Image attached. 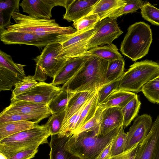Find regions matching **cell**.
<instances>
[{"instance_id":"cell-13","label":"cell","mask_w":159,"mask_h":159,"mask_svg":"<svg viewBox=\"0 0 159 159\" xmlns=\"http://www.w3.org/2000/svg\"><path fill=\"white\" fill-rule=\"evenodd\" d=\"M152 123L151 117L148 114H143L136 118L126 133L125 151L137 143L140 144L149 133Z\"/></svg>"},{"instance_id":"cell-46","label":"cell","mask_w":159,"mask_h":159,"mask_svg":"<svg viewBox=\"0 0 159 159\" xmlns=\"http://www.w3.org/2000/svg\"><path fill=\"white\" fill-rule=\"evenodd\" d=\"M0 159H8L7 157L1 153H0Z\"/></svg>"},{"instance_id":"cell-26","label":"cell","mask_w":159,"mask_h":159,"mask_svg":"<svg viewBox=\"0 0 159 159\" xmlns=\"http://www.w3.org/2000/svg\"><path fill=\"white\" fill-rule=\"evenodd\" d=\"M98 92L90 99L82 111L75 126L74 134L94 116L98 107Z\"/></svg>"},{"instance_id":"cell-4","label":"cell","mask_w":159,"mask_h":159,"mask_svg":"<svg viewBox=\"0 0 159 159\" xmlns=\"http://www.w3.org/2000/svg\"><path fill=\"white\" fill-rule=\"evenodd\" d=\"M152 39L150 26L144 22H136L128 28L120 50L123 55L135 61L148 54Z\"/></svg>"},{"instance_id":"cell-37","label":"cell","mask_w":159,"mask_h":159,"mask_svg":"<svg viewBox=\"0 0 159 159\" xmlns=\"http://www.w3.org/2000/svg\"><path fill=\"white\" fill-rule=\"evenodd\" d=\"M127 139V134L122 126L117 134L114 138L112 144L111 157L120 154L125 151Z\"/></svg>"},{"instance_id":"cell-5","label":"cell","mask_w":159,"mask_h":159,"mask_svg":"<svg viewBox=\"0 0 159 159\" xmlns=\"http://www.w3.org/2000/svg\"><path fill=\"white\" fill-rule=\"evenodd\" d=\"M12 18L16 23L11 25L8 31L27 32L45 35L53 34L62 35L72 34L77 31L70 26L62 27L55 19H44L36 18L16 11Z\"/></svg>"},{"instance_id":"cell-8","label":"cell","mask_w":159,"mask_h":159,"mask_svg":"<svg viewBox=\"0 0 159 159\" xmlns=\"http://www.w3.org/2000/svg\"><path fill=\"white\" fill-rule=\"evenodd\" d=\"M0 40L6 44H25L41 48L48 44L60 43L63 35L53 34L45 35L27 32L10 31L0 29Z\"/></svg>"},{"instance_id":"cell-24","label":"cell","mask_w":159,"mask_h":159,"mask_svg":"<svg viewBox=\"0 0 159 159\" xmlns=\"http://www.w3.org/2000/svg\"><path fill=\"white\" fill-rule=\"evenodd\" d=\"M97 92H81L75 93L68 101L65 109L66 114L62 125L76 112Z\"/></svg>"},{"instance_id":"cell-34","label":"cell","mask_w":159,"mask_h":159,"mask_svg":"<svg viewBox=\"0 0 159 159\" xmlns=\"http://www.w3.org/2000/svg\"><path fill=\"white\" fill-rule=\"evenodd\" d=\"M104 109L100 105H98L94 116L74 134H78L87 131H93L98 135H100V124L102 113Z\"/></svg>"},{"instance_id":"cell-27","label":"cell","mask_w":159,"mask_h":159,"mask_svg":"<svg viewBox=\"0 0 159 159\" xmlns=\"http://www.w3.org/2000/svg\"><path fill=\"white\" fill-rule=\"evenodd\" d=\"M141 104L137 94H136L129 102L121 108L123 116V126L124 128L129 126L137 116Z\"/></svg>"},{"instance_id":"cell-21","label":"cell","mask_w":159,"mask_h":159,"mask_svg":"<svg viewBox=\"0 0 159 159\" xmlns=\"http://www.w3.org/2000/svg\"><path fill=\"white\" fill-rule=\"evenodd\" d=\"M125 4V0H99L87 16L97 14L101 20Z\"/></svg>"},{"instance_id":"cell-32","label":"cell","mask_w":159,"mask_h":159,"mask_svg":"<svg viewBox=\"0 0 159 159\" xmlns=\"http://www.w3.org/2000/svg\"><path fill=\"white\" fill-rule=\"evenodd\" d=\"M48 114H12L0 115V123L11 121L26 120L38 124L41 120L49 116Z\"/></svg>"},{"instance_id":"cell-17","label":"cell","mask_w":159,"mask_h":159,"mask_svg":"<svg viewBox=\"0 0 159 159\" xmlns=\"http://www.w3.org/2000/svg\"><path fill=\"white\" fill-rule=\"evenodd\" d=\"M90 56L74 57L68 58L51 83L54 86L64 84L78 71Z\"/></svg>"},{"instance_id":"cell-42","label":"cell","mask_w":159,"mask_h":159,"mask_svg":"<svg viewBox=\"0 0 159 159\" xmlns=\"http://www.w3.org/2000/svg\"><path fill=\"white\" fill-rule=\"evenodd\" d=\"M139 145L137 143L130 149L120 154L111 157L108 159H134Z\"/></svg>"},{"instance_id":"cell-16","label":"cell","mask_w":159,"mask_h":159,"mask_svg":"<svg viewBox=\"0 0 159 159\" xmlns=\"http://www.w3.org/2000/svg\"><path fill=\"white\" fill-rule=\"evenodd\" d=\"M99 0H68L63 19L74 22L87 16Z\"/></svg>"},{"instance_id":"cell-44","label":"cell","mask_w":159,"mask_h":159,"mask_svg":"<svg viewBox=\"0 0 159 159\" xmlns=\"http://www.w3.org/2000/svg\"><path fill=\"white\" fill-rule=\"evenodd\" d=\"M113 139L102 151L97 159H108L111 157V151Z\"/></svg>"},{"instance_id":"cell-28","label":"cell","mask_w":159,"mask_h":159,"mask_svg":"<svg viewBox=\"0 0 159 159\" xmlns=\"http://www.w3.org/2000/svg\"><path fill=\"white\" fill-rule=\"evenodd\" d=\"M7 68L0 66V91L11 90L13 86L24 77Z\"/></svg>"},{"instance_id":"cell-41","label":"cell","mask_w":159,"mask_h":159,"mask_svg":"<svg viewBox=\"0 0 159 159\" xmlns=\"http://www.w3.org/2000/svg\"><path fill=\"white\" fill-rule=\"evenodd\" d=\"M120 79L107 83L98 91V106L114 91L118 89Z\"/></svg>"},{"instance_id":"cell-43","label":"cell","mask_w":159,"mask_h":159,"mask_svg":"<svg viewBox=\"0 0 159 159\" xmlns=\"http://www.w3.org/2000/svg\"><path fill=\"white\" fill-rule=\"evenodd\" d=\"M38 148L22 151L15 154L8 159H31L34 157L37 153Z\"/></svg>"},{"instance_id":"cell-20","label":"cell","mask_w":159,"mask_h":159,"mask_svg":"<svg viewBox=\"0 0 159 159\" xmlns=\"http://www.w3.org/2000/svg\"><path fill=\"white\" fill-rule=\"evenodd\" d=\"M69 137H58L57 134L51 136L49 155L52 159H80L66 150L65 145Z\"/></svg>"},{"instance_id":"cell-14","label":"cell","mask_w":159,"mask_h":159,"mask_svg":"<svg viewBox=\"0 0 159 159\" xmlns=\"http://www.w3.org/2000/svg\"><path fill=\"white\" fill-rule=\"evenodd\" d=\"M9 106L5 108L0 115L12 114H48L52 115L48 105L16 99L11 100Z\"/></svg>"},{"instance_id":"cell-36","label":"cell","mask_w":159,"mask_h":159,"mask_svg":"<svg viewBox=\"0 0 159 159\" xmlns=\"http://www.w3.org/2000/svg\"><path fill=\"white\" fill-rule=\"evenodd\" d=\"M140 9L143 18L153 25L159 26V9L149 2L144 3Z\"/></svg>"},{"instance_id":"cell-30","label":"cell","mask_w":159,"mask_h":159,"mask_svg":"<svg viewBox=\"0 0 159 159\" xmlns=\"http://www.w3.org/2000/svg\"><path fill=\"white\" fill-rule=\"evenodd\" d=\"M125 61L123 58L108 61L106 78L110 82L120 79L124 73Z\"/></svg>"},{"instance_id":"cell-2","label":"cell","mask_w":159,"mask_h":159,"mask_svg":"<svg viewBox=\"0 0 159 159\" xmlns=\"http://www.w3.org/2000/svg\"><path fill=\"white\" fill-rule=\"evenodd\" d=\"M121 126L113 129L105 135H98L93 131L74 134L68 139L65 148L67 151L80 159H97L102 151L117 134Z\"/></svg>"},{"instance_id":"cell-22","label":"cell","mask_w":159,"mask_h":159,"mask_svg":"<svg viewBox=\"0 0 159 159\" xmlns=\"http://www.w3.org/2000/svg\"><path fill=\"white\" fill-rule=\"evenodd\" d=\"M135 94L132 92L118 89L113 92L99 105L104 108L116 107L121 109L129 102Z\"/></svg>"},{"instance_id":"cell-3","label":"cell","mask_w":159,"mask_h":159,"mask_svg":"<svg viewBox=\"0 0 159 159\" xmlns=\"http://www.w3.org/2000/svg\"><path fill=\"white\" fill-rule=\"evenodd\" d=\"M51 135L49 128L45 125H38L35 128L10 136L0 140V153L8 158L25 150L38 148L48 143Z\"/></svg>"},{"instance_id":"cell-11","label":"cell","mask_w":159,"mask_h":159,"mask_svg":"<svg viewBox=\"0 0 159 159\" xmlns=\"http://www.w3.org/2000/svg\"><path fill=\"white\" fill-rule=\"evenodd\" d=\"M61 90L51 83L44 82H38L34 87L12 99L48 105Z\"/></svg>"},{"instance_id":"cell-38","label":"cell","mask_w":159,"mask_h":159,"mask_svg":"<svg viewBox=\"0 0 159 159\" xmlns=\"http://www.w3.org/2000/svg\"><path fill=\"white\" fill-rule=\"evenodd\" d=\"M38 82L36 81L33 76H25L22 80L14 86L11 99L22 94L35 86Z\"/></svg>"},{"instance_id":"cell-47","label":"cell","mask_w":159,"mask_h":159,"mask_svg":"<svg viewBox=\"0 0 159 159\" xmlns=\"http://www.w3.org/2000/svg\"><path fill=\"white\" fill-rule=\"evenodd\" d=\"M49 157H50V158L48 159H52L51 157L50 156H49Z\"/></svg>"},{"instance_id":"cell-15","label":"cell","mask_w":159,"mask_h":159,"mask_svg":"<svg viewBox=\"0 0 159 159\" xmlns=\"http://www.w3.org/2000/svg\"><path fill=\"white\" fill-rule=\"evenodd\" d=\"M159 139V115L147 137L139 144L134 159H153Z\"/></svg>"},{"instance_id":"cell-31","label":"cell","mask_w":159,"mask_h":159,"mask_svg":"<svg viewBox=\"0 0 159 159\" xmlns=\"http://www.w3.org/2000/svg\"><path fill=\"white\" fill-rule=\"evenodd\" d=\"M141 91L149 101L159 103V75L148 82Z\"/></svg>"},{"instance_id":"cell-9","label":"cell","mask_w":159,"mask_h":159,"mask_svg":"<svg viewBox=\"0 0 159 159\" xmlns=\"http://www.w3.org/2000/svg\"><path fill=\"white\" fill-rule=\"evenodd\" d=\"M116 19L107 17L98 21L94 26L95 33L88 40L86 51L105 44H109L118 38L123 32L118 26Z\"/></svg>"},{"instance_id":"cell-10","label":"cell","mask_w":159,"mask_h":159,"mask_svg":"<svg viewBox=\"0 0 159 159\" xmlns=\"http://www.w3.org/2000/svg\"><path fill=\"white\" fill-rule=\"evenodd\" d=\"M94 26L72 34L63 35L62 40L59 43L61 46V58L75 57L86 51L87 42L95 31Z\"/></svg>"},{"instance_id":"cell-18","label":"cell","mask_w":159,"mask_h":159,"mask_svg":"<svg viewBox=\"0 0 159 159\" xmlns=\"http://www.w3.org/2000/svg\"><path fill=\"white\" fill-rule=\"evenodd\" d=\"M123 116L121 109L116 107L103 110L100 124V134L105 135L113 129L123 126Z\"/></svg>"},{"instance_id":"cell-40","label":"cell","mask_w":159,"mask_h":159,"mask_svg":"<svg viewBox=\"0 0 159 159\" xmlns=\"http://www.w3.org/2000/svg\"><path fill=\"white\" fill-rule=\"evenodd\" d=\"M100 20L97 14L84 16L73 22V26L77 31H80L94 26Z\"/></svg>"},{"instance_id":"cell-25","label":"cell","mask_w":159,"mask_h":159,"mask_svg":"<svg viewBox=\"0 0 159 159\" xmlns=\"http://www.w3.org/2000/svg\"><path fill=\"white\" fill-rule=\"evenodd\" d=\"M20 0H1L0 1V29H6L11 25L13 14L19 11Z\"/></svg>"},{"instance_id":"cell-45","label":"cell","mask_w":159,"mask_h":159,"mask_svg":"<svg viewBox=\"0 0 159 159\" xmlns=\"http://www.w3.org/2000/svg\"><path fill=\"white\" fill-rule=\"evenodd\" d=\"M153 159H159V139L157 143Z\"/></svg>"},{"instance_id":"cell-12","label":"cell","mask_w":159,"mask_h":159,"mask_svg":"<svg viewBox=\"0 0 159 159\" xmlns=\"http://www.w3.org/2000/svg\"><path fill=\"white\" fill-rule=\"evenodd\" d=\"M67 0H23L20 3L24 12L29 16L44 19H50L52 10L60 6L66 8Z\"/></svg>"},{"instance_id":"cell-33","label":"cell","mask_w":159,"mask_h":159,"mask_svg":"<svg viewBox=\"0 0 159 159\" xmlns=\"http://www.w3.org/2000/svg\"><path fill=\"white\" fill-rule=\"evenodd\" d=\"M25 65L15 63L13 61L11 57L0 50V66L6 67L18 75L25 76L24 69Z\"/></svg>"},{"instance_id":"cell-1","label":"cell","mask_w":159,"mask_h":159,"mask_svg":"<svg viewBox=\"0 0 159 159\" xmlns=\"http://www.w3.org/2000/svg\"><path fill=\"white\" fill-rule=\"evenodd\" d=\"M78 71L61 89L73 93L97 92L109 82L106 78L108 61L90 56Z\"/></svg>"},{"instance_id":"cell-35","label":"cell","mask_w":159,"mask_h":159,"mask_svg":"<svg viewBox=\"0 0 159 159\" xmlns=\"http://www.w3.org/2000/svg\"><path fill=\"white\" fill-rule=\"evenodd\" d=\"M126 4L110 14L108 17L116 19L119 17L125 14L134 13L141 9L144 4L141 0H125Z\"/></svg>"},{"instance_id":"cell-19","label":"cell","mask_w":159,"mask_h":159,"mask_svg":"<svg viewBox=\"0 0 159 159\" xmlns=\"http://www.w3.org/2000/svg\"><path fill=\"white\" fill-rule=\"evenodd\" d=\"M88 56H96L108 61L123 58L116 46L112 43L92 48L76 57Z\"/></svg>"},{"instance_id":"cell-6","label":"cell","mask_w":159,"mask_h":159,"mask_svg":"<svg viewBox=\"0 0 159 159\" xmlns=\"http://www.w3.org/2000/svg\"><path fill=\"white\" fill-rule=\"evenodd\" d=\"M159 75V63L148 60L134 62L120 79L118 89L137 93Z\"/></svg>"},{"instance_id":"cell-7","label":"cell","mask_w":159,"mask_h":159,"mask_svg":"<svg viewBox=\"0 0 159 159\" xmlns=\"http://www.w3.org/2000/svg\"><path fill=\"white\" fill-rule=\"evenodd\" d=\"M61 49L59 43L48 44L44 47L40 55L34 59L36 67L33 76L36 80L44 82L48 77L53 79L58 73L67 59L59 58Z\"/></svg>"},{"instance_id":"cell-23","label":"cell","mask_w":159,"mask_h":159,"mask_svg":"<svg viewBox=\"0 0 159 159\" xmlns=\"http://www.w3.org/2000/svg\"><path fill=\"white\" fill-rule=\"evenodd\" d=\"M38 125L33 121L26 120L0 123V140L19 132L33 129Z\"/></svg>"},{"instance_id":"cell-39","label":"cell","mask_w":159,"mask_h":159,"mask_svg":"<svg viewBox=\"0 0 159 159\" xmlns=\"http://www.w3.org/2000/svg\"><path fill=\"white\" fill-rule=\"evenodd\" d=\"M65 114V110L61 112L52 114L47 123L44 124L50 129L51 133V136L59 134Z\"/></svg>"},{"instance_id":"cell-29","label":"cell","mask_w":159,"mask_h":159,"mask_svg":"<svg viewBox=\"0 0 159 159\" xmlns=\"http://www.w3.org/2000/svg\"><path fill=\"white\" fill-rule=\"evenodd\" d=\"M75 94L61 90L48 105L52 114L61 112L65 110L70 99Z\"/></svg>"}]
</instances>
